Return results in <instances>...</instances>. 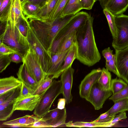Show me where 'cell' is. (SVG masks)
I'll use <instances>...</instances> for the list:
<instances>
[{
    "label": "cell",
    "mask_w": 128,
    "mask_h": 128,
    "mask_svg": "<svg viewBox=\"0 0 128 128\" xmlns=\"http://www.w3.org/2000/svg\"><path fill=\"white\" fill-rule=\"evenodd\" d=\"M93 20L90 14L86 23L77 30L76 37L78 47L76 59L88 66L98 62L101 58L95 41Z\"/></svg>",
    "instance_id": "6da1fadb"
},
{
    "label": "cell",
    "mask_w": 128,
    "mask_h": 128,
    "mask_svg": "<svg viewBox=\"0 0 128 128\" xmlns=\"http://www.w3.org/2000/svg\"><path fill=\"white\" fill-rule=\"evenodd\" d=\"M74 16L60 18L53 22L34 18L28 19V20L30 27L37 37L50 52L53 41L57 34Z\"/></svg>",
    "instance_id": "7a4b0ae2"
},
{
    "label": "cell",
    "mask_w": 128,
    "mask_h": 128,
    "mask_svg": "<svg viewBox=\"0 0 128 128\" xmlns=\"http://www.w3.org/2000/svg\"><path fill=\"white\" fill-rule=\"evenodd\" d=\"M7 22L5 32L0 36V43H3L12 48L24 58L30 49L28 42L16 24L8 21Z\"/></svg>",
    "instance_id": "3957f363"
},
{
    "label": "cell",
    "mask_w": 128,
    "mask_h": 128,
    "mask_svg": "<svg viewBox=\"0 0 128 128\" xmlns=\"http://www.w3.org/2000/svg\"><path fill=\"white\" fill-rule=\"evenodd\" d=\"M62 90L60 80H53L50 86L44 93L34 109V115L41 118L49 111L55 99L59 95L62 94Z\"/></svg>",
    "instance_id": "277c9868"
},
{
    "label": "cell",
    "mask_w": 128,
    "mask_h": 128,
    "mask_svg": "<svg viewBox=\"0 0 128 128\" xmlns=\"http://www.w3.org/2000/svg\"><path fill=\"white\" fill-rule=\"evenodd\" d=\"M90 15L88 13L82 11L75 14L72 19L59 32L54 38L50 52L56 53L59 44L62 39L84 25L88 20Z\"/></svg>",
    "instance_id": "5b68a950"
},
{
    "label": "cell",
    "mask_w": 128,
    "mask_h": 128,
    "mask_svg": "<svg viewBox=\"0 0 128 128\" xmlns=\"http://www.w3.org/2000/svg\"><path fill=\"white\" fill-rule=\"evenodd\" d=\"M26 39L30 46L38 56L42 68L46 74L50 68L51 56L40 42L30 26Z\"/></svg>",
    "instance_id": "8992f818"
},
{
    "label": "cell",
    "mask_w": 128,
    "mask_h": 128,
    "mask_svg": "<svg viewBox=\"0 0 128 128\" xmlns=\"http://www.w3.org/2000/svg\"><path fill=\"white\" fill-rule=\"evenodd\" d=\"M117 35L113 40L112 46L115 50L128 46V16L122 14L114 16Z\"/></svg>",
    "instance_id": "52a82bcc"
},
{
    "label": "cell",
    "mask_w": 128,
    "mask_h": 128,
    "mask_svg": "<svg viewBox=\"0 0 128 128\" xmlns=\"http://www.w3.org/2000/svg\"><path fill=\"white\" fill-rule=\"evenodd\" d=\"M23 62L30 75L39 85L46 78V74L42 68L38 56L30 46L28 53L24 58Z\"/></svg>",
    "instance_id": "ba28073f"
},
{
    "label": "cell",
    "mask_w": 128,
    "mask_h": 128,
    "mask_svg": "<svg viewBox=\"0 0 128 128\" xmlns=\"http://www.w3.org/2000/svg\"><path fill=\"white\" fill-rule=\"evenodd\" d=\"M112 94L111 90H103L97 82L93 85L89 95L85 99L92 104L95 110H98L102 108L105 101Z\"/></svg>",
    "instance_id": "9c48e42d"
},
{
    "label": "cell",
    "mask_w": 128,
    "mask_h": 128,
    "mask_svg": "<svg viewBox=\"0 0 128 128\" xmlns=\"http://www.w3.org/2000/svg\"><path fill=\"white\" fill-rule=\"evenodd\" d=\"M102 73V69L99 68L92 70L84 77L79 85V94L82 98L85 99L89 95L93 85L98 81Z\"/></svg>",
    "instance_id": "30bf717a"
},
{
    "label": "cell",
    "mask_w": 128,
    "mask_h": 128,
    "mask_svg": "<svg viewBox=\"0 0 128 128\" xmlns=\"http://www.w3.org/2000/svg\"><path fill=\"white\" fill-rule=\"evenodd\" d=\"M67 114L66 108L62 109L57 107L50 110L42 118L51 127L65 126Z\"/></svg>",
    "instance_id": "8fae6325"
},
{
    "label": "cell",
    "mask_w": 128,
    "mask_h": 128,
    "mask_svg": "<svg viewBox=\"0 0 128 128\" xmlns=\"http://www.w3.org/2000/svg\"><path fill=\"white\" fill-rule=\"evenodd\" d=\"M74 71V69L70 66L60 75V80L62 84V94L67 104L72 101L73 98L71 90Z\"/></svg>",
    "instance_id": "7c38bea8"
},
{
    "label": "cell",
    "mask_w": 128,
    "mask_h": 128,
    "mask_svg": "<svg viewBox=\"0 0 128 128\" xmlns=\"http://www.w3.org/2000/svg\"><path fill=\"white\" fill-rule=\"evenodd\" d=\"M116 64L119 78L128 84V46L115 50Z\"/></svg>",
    "instance_id": "4fadbf2b"
},
{
    "label": "cell",
    "mask_w": 128,
    "mask_h": 128,
    "mask_svg": "<svg viewBox=\"0 0 128 128\" xmlns=\"http://www.w3.org/2000/svg\"><path fill=\"white\" fill-rule=\"evenodd\" d=\"M70 48L64 52L50 53V66L46 73V78L52 76L51 78L53 79L55 78L56 76L63 64L65 58Z\"/></svg>",
    "instance_id": "5bb4252c"
},
{
    "label": "cell",
    "mask_w": 128,
    "mask_h": 128,
    "mask_svg": "<svg viewBox=\"0 0 128 128\" xmlns=\"http://www.w3.org/2000/svg\"><path fill=\"white\" fill-rule=\"evenodd\" d=\"M44 93L40 95H32L19 100L16 99L14 104L13 110L14 111H33L36 108Z\"/></svg>",
    "instance_id": "9a60e30c"
},
{
    "label": "cell",
    "mask_w": 128,
    "mask_h": 128,
    "mask_svg": "<svg viewBox=\"0 0 128 128\" xmlns=\"http://www.w3.org/2000/svg\"><path fill=\"white\" fill-rule=\"evenodd\" d=\"M21 86L16 88L13 94L5 102L0 104V121L7 120L14 111L13 109L14 104L19 95Z\"/></svg>",
    "instance_id": "2e32d148"
},
{
    "label": "cell",
    "mask_w": 128,
    "mask_h": 128,
    "mask_svg": "<svg viewBox=\"0 0 128 128\" xmlns=\"http://www.w3.org/2000/svg\"><path fill=\"white\" fill-rule=\"evenodd\" d=\"M17 75L18 80L30 88L32 91L35 90L38 86V84L30 75L24 62L20 66Z\"/></svg>",
    "instance_id": "e0dca14e"
},
{
    "label": "cell",
    "mask_w": 128,
    "mask_h": 128,
    "mask_svg": "<svg viewBox=\"0 0 128 128\" xmlns=\"http://www.w3.org/2000/svg\"><path fill=\"white\" fill-rule=\"evenodd\" d=\"M128 8V0H110L105 8L114 16H117L123 14Z\"/></svg>",
    "instance_id": "ac0fdd59"
},
{
    "label": "cell",
    "mask_w": 128,
    "mask_h": 128,
    "mask_svg": "<svg viewBox=\"0 0 128 128\" xmlns=\"http://www.w3.org/2000/svg\"><path fill=\"white\" fill-rule=\"evenodd\" d=\"M22 82L17 78L11 76L0 79V95L20 86Z\"/></svg>",
    "instance_id": "d6986e66"
},
{
    "label": "cell",
    "mask_w": 128,
    "mask_h": 128,
    "mask_svg": "<svg viewBox=\"0 0 128 128\" xmlns=\"http://www.w3.org/2000/svg\"><path fill=\"white\" fill-rule=\"evenodd\" d=\"M36 116L26 115L22 117L4 122L2 125L18 127L30 128L36 121Z\"/></svg>",
    "instance_id": "ffe728a7"
},
{
    "label": "cell",
    "mask_w": 128,
    "mask_h": 128,
    "mask_svg": "<svg viewBox=\"0 0 128 128\" xmlns=\"http://www.w3.org/2000/svg\"><path fill=\"white\" fill-rule=\"evenodd\" d=\"M78 55V47L76 42L71 47L64 60L62 65L56 76L55 78H58L65 70L72 66L74 60L76 59Z\"/></svg>",
    "instance_id": "44dd1931"
},
{
    "label": "cell",
    "mask_w": 128,
    "mask_h": 128,
    "mask_svg": "<svg viewBox=\"0 0 128 128\" xmlns=\"http://www.w3.org/2000/svg\"><path fill=\"white\" fill-rule=\"evenodd\" d=\"M23 14L20 0H12L7 21L16 24Z\"/></svg>",
    "instance_id": "7402d4cb"
},
{
    "label": "cell",
    "mask_w": 128,
    "mask_h": 128,
    "mask_svg": "<svg viewBox=\"0 0 128 128\" xmlns=\"http://www.w3.org/2000/svg\"><path fill=\"white\" fill-rule=\"evenodd\" d=\"M82 9H83L80 0H68L60 18L74 15Z\"/></svg>",
    "instance_id": "603a6c76"
},
{
    "label": "cell",
    "mask_w": 128,
    "mask_h": 128,
    "mask_svg": "<svg viewBox=\"0 0 128 128\" xmlns=\"http://www.w3.org/2000/svg\"><path fill=\"white\" fill-rule=\"evenodd\" d=\"M58 0H48L46 4L41 8L40 11L35 16L30 18L42 20H47Z\"/></svg>",
    "instance_id": "cb8c5ba5"
},
{
    "label": "cell",
    "mask_w": 128,
    "mask_h": 128,
    "mask_svg": "<svg viewBox=\"0 0 128 128\" xmlns=\"http://www.w3.org/2000/svg\"><path fill=\"white\" fill-rule=\"evenodd\" d=\"M21 6L23 13L28 19L35 16L41 8L38 6L26 1L21 3Z\"/></svg>",
    "instance_id": "d4e9b609"
},
{
    "label": "cell",
    "mask_w": 128,
    "mask_h": 128,
    "mask_svg": "<svg viewBox=\"0 0 128 128\" xmlns=\"http://www.w3.org/2000/svg\"><path fill=\"white\" fill-rule=\"evenodd\" d=\"M77 31L73 32L62 39L59 44L56 52L65 51L71 48L73 44L76 42V37Z\"/></svg>",
    "instance_id": "484cf974"
},
{
    "label": "cell",
    "mask_w": 128,
    "mask_h": 128,
    "mask_svg": "<svg viewBox=\"0 0 128 128\" xmlns=\"http://www.w3.org/2000/svg\"><path fill=\"white\" fill-rule=\"evenodd\" d=\"M112 76L110 73L106 68H103L102 73L97 82L103 90L108 91L111 90Z\"/></svg>",
    "instance_id": "4316f807"
},
{
    "label": "cell",
    "mask_w": 128,
    "mask_h": 128,
    "mask_svg": "<svg viewBox=\"0 0 128 128\" xmlns=\"http://www.w3.org/2000/svg\"><path fill=\"white\" fill-rule=\"evenodd\" d=\"M128 111V98L123 99L114 102V104L107 112L110 116L119 113Z\"/></svg>",
    "instance_id": "83f0119b"
},
{
    "label": "cell",
    "mask_w": 128,
    "mask_h": 128,
    "mask_svg": "<svg viewBox=\"0 0 128 128\" xmlns=\"http://www.w3.org/2000/svg\"><path fill=\"white\" fill-rule=\"evenodd\" d=\"M68 0H58L48 18L45 20L53 22L60 16Z\"/></svg>",
    "instance_id": "f1b7e54d"
},
{
    "label": "cell",
    "mask_w": 128,
    "mask_h": 128,
    "mask_svg": "<svg viewBox=\"0 0 128 128\" xmlns=\"http://www.w3.org/2000/svg\"><path fill=\"white\" fill-rule=\"evenodd\" d=\"M16 25L21 33L26 38L30 26L28 19L23 14Z\"/></svg>",
    "instance_id": "f546056e"
},
{
    "label": "cell",
    "mask_w": 128,
    "mask_h": 128,
    "mask_svg": "<svg viewBox=\"0 0 128 128\" xmlns=\"http://www.w3.org/2000/svg\"><path fill=\"white\" fill-rule=\"evenodd\" d=\"M103 12L107 19L113 39H114L116 36L117 32L114 16L106 8L103 9Z\"/></svg>",
    "instance_id": "4dcf8cb0"
},
{
    "label": "cell",
    "mask_w": 128,
    "mask_h": 128,
    "mask_svg": "<svg viewBox=\"0 0 128 128\" xmlns=\"http://www.w3.org/2000/svg\"><path fill=\"white\" fill-rule=\"evenodd\" d=\"M12 0H4L0 3V22L7 21Z\"/></svg>",
    "instance_id": "1f68e13d"
},
{
    "label": "cell",
    "mask_w": 128,
    "mask_h": 128,
    "mask_svg": "<svg viewBox=\"0 0 128 128\" xmlns=\"http://www.w3.org/2000/svg\"><path fill=\"white\" fill-rule=\"evenodd\" d=\"M53 79L50 77L46 78L34 90L32 91V95H40L43 93L52 84Z\"/></svg>",
    "instance_id": "d6a6232c"
},
{
    "label": "cell",
    "mask_w": 128,
    "mask_h": 128,
    "mask_svg": "<svg viewBox=\"0 0 128 128\" xmlns=\"http://www.w3.org/2000/svg\"><path fill=\"white\" fill-rule=\"evenodd\" d=\"M128 84L122 79L117 78L112 80L111 90L112 94H115L124 88Z\"/></svg>",
    "instance_id": "836d02e7"
},
{
    "label": "cell",
    "mask_w": 128,
    "mask_h": 128,
    "mask_svg": "<svg viewBox=\"0 0 128 128\" xmlns=\"http://www.w3.org/2000/svg\"><path fill=\"white\" fill-rule=\"evenodd\" d=\"M66 126L67 127H104L103 125L100 124L94 123L92 122H86L77 121L73 122L70 121L65 124Z\"/></svg>",
    "instance_id": "e575fe53"
},
{
    "label": "cell",
    "mask_w": 128,
    "mask_h": 128,
    "mask_svg": "<svg viewBox=\"0 0 128 128\" xmlns=\"http://www.w3.org/2000/svg\"><path fill=\"white\" fill-rule=\"evenodd\" d=\"M115 116H110L106 112L101 114L98 118L92 122L101 124L103 125L104 127H110V122Z\"/></svg>",
    "instance_id": "d590c367"
},
{
    "label": "cell",
    "mask_w": 128,
    "mask_h": 128,
    "mask_svg": "<svg viewBox=\"0 0 128 128\" xmlns=\"http://www.w3.org/2000/svg\"><path fill=\"white\" fill-rule=\"evenodd\" d=\"M125 98H128V84L126 87L120 92L112 94L109 98L114 103L118 100Z\"/></svg>",
    "instance_id": "8d00e7d4"
},
{
    "label": "cell",
    "mask_w": 128,
    "mask_h": 128,
    "mask_svg": "<svg viewBox=\"0 0 128 128\" xmlns=\"http://www.w3.org/2000/svg\"><path fill=\"white\" fill-rule=\"evenodd\" d=\"M116 56L115 54H114L111 60L106 61L105 66L108 71L112 72L119 78V75L116 68Z\"/></svg>",
    "instance_id": "74e56055"
},
{
    "label": "cell",
    "mask_w": 128,
    "mask_h": 128,
    "mask_svg": "<svg viewBox=\"0 0 128 128\" xmlns=\"http://www.w3.org/2000/svg\"><path fill=\"white\" fill-rule=\"evenodd\" d=\"M32 90L30 88L22 82L20 86L19 95L16 99H22L32 95Z\"/></svg>",
    "instance_id": "f35d334b"
},
{
    "label": "cell",
    "mask_w": 128,
    "mask_h": 128,
    "mask_svg": "<svg viewBox=\"0 0 128 128\" xmlns=\"http://www.w3.org/2000/svg\"><path fill=\"white\" fill-rule=\"evenodd\" d=\"M11 62L9 55L0 56V72L4 70Z\"/></svg>",
    "instance_id": "ab89813d"
},
{
    "label": "cell",
    "mask_w": 128,
    "mask_h": 128,
    "mask_svg": "<svg viewBox=\"0 0 128 128\" xmlns=\"http://www.w3.org/2000/svg\"><path fill=\"white\" fill-rule=\"evenodd\" d=\"M14 52L16 53L12 48L3 43H0V56L10 55Z\"/></svg>",
    "instance_id": "60d3db41"
},
{
    "label": "cell",
    "mask_w": 128,
    "mask_h": 128,
    "mask_svg": "<svg viewBox=\"0 0 128 128\" xmlns=\"http://www.w3.org/2000/svg\"><path fill=\"white\" fill-rule=\"evenodd\" d=\"M51 126L44 121L41 118L36 116V121L30 128H49Z\"/></svg>",
    "instance_id": "b9f144b4"
},
{
    "label": "cell",
    "mask_w": 128,
    "mask_h": 128,
    "mask_svg": "<svg viewBox=\"0 0 128 128\" xmlns=\"http://www.w3.org/2000/svg\"><path fill=\"white\" fill-rule=\"evenodd\" d=\"M127 118L125 112L120 113L117 115H116L114 118L110 122V127H112L117 124L119 121Z\"/></svg>",
    "instance_id": "7bdbcfd3"
},
{
    "label": "cell",
    "mask_w": 128,
    "mask_h": 128,
    "mask_svg": "<svg viewBox=\"0 0 128 128\" xmlns=\"http://www.w3.org/2000/svg\"><path fill=\"white\" fill-rule=\"evenodd\" d=\"M102 54L105 58L106 61L111 60L113 58L114 54H113L112 50L109 47L103 50L102 51Z\"/></svg>",
    "instance_id": "ee69618b"
},
{
    "label": "cell",
    "mask_w": 128,
    "mask_h": 128,
    "mask_svg": "<svg viewBox=\"0 0 128 128\" xmlns=\"http://www.w3.org/2000/svg\"><path fill=\"white\" fill-rule=\"evenodd\" d=\"M9 56L11 61L13 62L18 63L24 62V58L16 52L10 54Z\"/></svg>",
    "instance_id": "f6af8a7d"
},
{
    "label": "cell",
    "mask_w": 128,
    "mask_h": 128,
    "mask_svg": "<svg viewBox=\"0 0 128 128\" xmlns=\"http://www.w3.org/2000/svg\"><path fill=\"white\" fill-rule=\"evenodd\" d=\"M83 9L90 10L95 2L94 0H80Z\"/></svg>",
    "instance_id": "bcb514c9"
},
{
    "label": "cell",
    "mask_w": 128,
    "mask_h": 128,
    "mask_svg": "<svg viewBox=\"0 0 128 128\" xmlns=\"http://www.w3.org/2000/svg\"><path fill=\"white\" fill-rule=\"evenodd\" d=\"M16 89L7 92L0 95V104L5 102L13 94Z\"/></svg>",
    "instance_id": "7dc6e473"
},
{
    "label": "cell",
    "mask_w": 128,
    "mask_h": 128,
    "mask_svg": "<svg viewBox=\"0 0 128 128\" xmlns=\"http://www.w3.org/2000/svg\"><path fill=\"white\" fill-rule=\"evenodd\" d=\"M48 0H26L34 4L39 6L41 8L45 6ZM25 2V1H24Z\"/></svg>",
    "instance_id": "c3c4849f"
},
{
    "label": "cell",
    "mask_w": 128,
    "mask_h": 128,
    "mask_svg": "<svg viewBox=\"0 0 128 128\" xmlns=\"http://www.w3.org/2000/svg\"><path fill=\"white\" fill-rule=\"evenodd\" d=\"M66 100L64 98H60L58 99L57 108L60 109H62L65 108Z\"/></svg>",
    "instance_id": "681fc988"
},
{
    "label": "cell",
    "mask_w": 128,
    "mask_h": 128,
    "mask_svg": "<svg viewBox=\"0 0 128 128\" xmlns=\"http://www.w3.org/2000/svg\"><path fill=\"white\" fill-rule=\"evenodd\" d=\"M0 22V36L2 35L5 32L8 22L7 21Z\"/></svg>",
    "instance_id": "f907efd6"
},
{
    "label": "cell",
    "mask_w": 128,
    "mask_h": 128,
    "mask_svg": "<svg viewBox=\"0 0 128 128\" xmlns=\"http://www.w3.org/2000/svg\"><path fill=\"white\" fill-rule=\"evenodd\" d=\"M110 0H100V5L104 9L105 8L106 6Z\"/></svg>",
    "instance_id": "816d5d0a"
},
{
    "label": "cell",
    "mask_w": 128,
    "mask_h": 128,
    "mask_svg": "<svg viewBox=\"0 0 128 128\" xmlns=\"http://www.w3.org/2000/svg\"><path fill=\"white\" fill-rule=\"evenodd\" d=\"M26 0H20V2H21V3H22L23 2L25 1Z\"/></svg>",
    "instance_id": "f5cc1de1"
},
{
    "label": "cell",
    "mask_w": 128,
    "mask_h": 128,
    "mask_svg": "<svg viewBox=\"0 0 128 128\" xmlns=\"http://www.w3.org/2000/svg\"><path fill=\"white\" fill-rule=\"evenodd\" d=\"M94 0V1L96 2L97 1H98V0Z\"/></svg>",
    "instance_id": "db71d44e"
}]
</instances>
